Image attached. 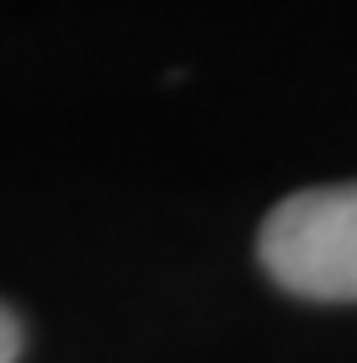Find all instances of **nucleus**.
Returning <instances> with one entry per match:
<instances>
[{"mask_svg":"<svg viewBox=\"0 0 357 363\" xmlns=\"http://www.w3.org/2000/svg\"><path fill=\"white\" fill-rule=\"evenodd\" d=\"M22 358V320L0 305V363H16Z\"/></svg>","mask_w":357,"mask_h":363,"instance_id":"nucleus-2","label":"nucleus"},{"mask_svg":"<svg viewBox=\"0 0 357 363\" xmlns=\"http://www.w3.org/2000/svg\"><path fill=\"white\" fill-rule=\"evenodd\" d=\"M256 257L278 289L320 305L357 299V182L283 198L256 235Z\"/></svg>","mask_w":357,"mask_h":363,"instance_id":"nucleus-1","label":"nucleus"}]
</instances>
